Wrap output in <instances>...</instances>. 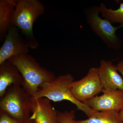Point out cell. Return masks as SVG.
<instances>
[{
  "instance_id": "18",
  "label": "cell",
  "mask_w": 123,
  "mask_h": 123,
  "mask_svg": "<svg viewBox=\"0 0 123 123\" xmlns=\"http://www.w3.org/2000/svg\"><path fill=\"white\" fill-rule=\"evenodd\" d=\"M119 115L121 118L123 120V110L119 112Z\"/></svg>"
},
{
  "instance_id": "13",
  "label": "cell",
  "mask_w": 123,
  "mask_h": 123,
  "mask_svg": "<svg viewBox=\"0 0 123 123\" xmlns=\"http://www.w3.org/2000/svg\"><path fill=\"white\" fill-rule=\"evenodd\" d=\"M76 123H123L119 112L111 111H94L88 118L75 120Z\"/></svg>"
},
{
  "instance_id": "16",
  "label": "cell",
  "mask_w": 123,
  "mask_h": 123,
  "mask_svg": "<svg viewBox=\"0 0 123 123\" xmlns=\"http://www.w3.org/2000/svg\"><path fill=\"white\" fill-rule=\"evenodd\" d=\"M0 123H22L6 113L0 111Z\"/></svg>"
},
{
  "instance_id": "4",
  "label": "cell",
  "mask_w": 123,
  "mask_h": 123,
  "mask_svg": "<svg viewBox=\"0 0 123 123\" xmlns=\"http://www.w3.org/2000/svg\"><path fill=\"white\" fill-rule=\"evenodd\" d=\"M31 106V97L21 86H10L0 99V111L22 123L30 118Z\"/></svg>"
},
{
  "instance_id": "19",
  "label": "cell",
  "mask_w": 123,
  "mask_h": 123,
  "mask_svg": "<svg viewBox=\"0 0 123 123\" xmlns=\"http://www.w3.org/2000/svg\"><path fill=\"white\" fill-rule=\"evenodd\" d=\"M35 123L34 121H33V120L31 119L30 118V120L27 121V123Z\"/></svg>"
},
{
  "instance_id": "1",
  "label": "cell",
  "mask_w": 123,
  "mask_h": 123,
  "mask_svg": "<svg viewBox=\"0 0 123 123\" xmlns=\"http://www.w3.org/2000/svg\"><path fill=\"white\" fill-rule=\"evenodd\" d=\"M8 61L18 69L23 79L22 86L31 97H33L41 86L56 78L55 74L40 65L29 53L10 59Z\"/></svg>"
},
{
  "instance_id": "9",
  "label": "cell",
  "mask_w": 123,
  "mask_h": 123,
  "mask_svg": "<svg viewBox=\"0 0 123 123\" xmlns=\"http://www.w3.org/2000/svg\"><path fill=\"white\" fill-rule=\"evenodd\" d=\"M98 68L102 92L117 90L123 91V78L119 73L116 65L111 61L102 60Z\"/></svg>"
},
{
  "instance_id": "7",
  "label": "cell",
  "mask_w": 123,
  "mask_h": 123,
  "mask_svg": "<svg viewBox=\"0 0 123 123\" xmlns=\"http://www.w3.org/2000/svg\"><path fill=\"white\" fill-rule=\"evenodd\" d=\"M0 48V64L12 57L29 53L30 48L27 41L15 26L10 27Z\"/></svg>"
},
{
  "instance_id": "11",
  "label": "cell",
  "mask_w": 123,
  "mask_h": 123,
  "mask_svg": "<svg viewBox=\"0 0 123 123\" xmlns=\"http://www.w3.org/2000/svg\"><path fill=\"white\" fill-rule=\"evenodd\" d=\"M23 79L18 69L8 61L0 64V98L12 85L22 86Z\"/></svg>"
},
{
  "instance_id": "6",
  "label": "cell",
  "mask_w": 123,
  "mask_h": 123,
  "mask_svg": "<svg viewBox=\"0 0 123 123\" xmlns=\"http://www.w3.org/2000/svg\"><path fill=\"white\" fill-rule=\"evenodd\" d=\"M71 91L75 99L84 103L102 92L98 68H91L82 79L74 81L71 84Z\"/></svg>"
},
{
  "instance_id": "5",
  "label": "cell",
  "mask_w": 123,
  "mask_h": 123,
  "mask_svg": "<svg viewBox=\"0 0 123 123\" xmlns=\"http://www.w3.org/2000/svg\"><path fill=\"white\" fill-rule=\"evenodd\" d=\"M84 14L91 30L108 48L113 50L120 48L122 41L116 32L118 29L123 26V24L115 26L108 20L101 18L99 6L88 7L84 10Z\"/></svg>"
},
{
  "instance_id": "12",
  "label": "cell",
  "mask_w": 123,
  "mask_h": 123,
  "mask_svg": "<svg viewBox=\"0 0 123 123\" xmlns=\"http://www.w3.org/2000/svg\"><path fill=\"white\" fill-rule=\"evenodd\" d=\"M17 0H0V40L4 41L13 25L14 14Z\"/></svg>"
},
{
  "instance_id": "2",
  "label": "cell",
  "mask_w": 123,
  "mask_h": 123,
  "mask_svg": "<svg viewBox=\"0 0 123 123\" xmlns=\"http://www.w3.org/2000/svg\"><path fill=\"white\" fill-rule=\"evenodd\" d=\"M44 11V5L39 0H17L13 25L19 30L31 49L39 46L34 36L33 27L35 21L43 14Z\"/></svg>"
},
{
  "instance_id": "3",
  "label": "cell",
  "mask_w": 123,
  "mask_h": 123,
  "mask_svg": "<svg viewBox=\"0 0 123 123\" xmlns=\"http://www.w3.org/2000/svg\"><path fill=\"white\" fill-rule=\"evenodd\" d=\"M74 81L73 76L69 73L56 77L53 80L42 86L31 98L34 99L45 98L54 102L69 101L76 106L78 110L90 117L94 111L85 104L77 101L72 94L71 85Z\"/></svg>"
},
{
  "instance_id": "14",
  "label": "cell",
  "mask_w": 123,
  "mask_h": 123,
  "mask_svg": "<svg viewBox=\"0 0 123 123\" xmlns=\"http://www.w3.org/2000/svg\"><path fill=\"white\" fill-rule=\"evenodd\" d=\"M99 7L102 18L112 23L123 24V2L120 3L119 8L116 9L108 8L103 3H101Z\"/></svg>"
},
{
  "instance_id": "10",
  "label": "cell",
  "mask_w": 123,
  "mask_h": 123,
  "mask_svg": "<svg viewBox=\"0 0 123 123\" xmlns=\"http://www.w3.org/2000/svg\"><path fill=\"white\" fill-rule=\"evenodd\" d=\"M30 119L35 123H60L56 111L46 98L33 99Z\"/></svg>"
},
{
  "instance_id": "8",
  "label": "cell",
  "mask_w": 123,
  "mask_h": 123,
  "mask_svg": "<svg viewBox=\"0 0 123 123\" xmlns=\"http://www.w3.org/2000/svg\"><path fill=\"white\" fill-rule=\"evenodd\" d=\"M95 111L119 112L123 110V91H106L93 98L85 103Z\"/></svg>"
},
{
  "instance_id": "17",
  "label": "cell",
  "mask_w": 123,
  "mask_h": 123,
  "mask_svg": "<svg viewBox=\"0 0 123 123\" xmlns=\"http://www.w3.org/2000/svg\"><path fill=\"white\" fill-rule=\"evenodd\" d=\"M117 70L121 74L123 78V60L119 62L116 65Z\"/></svg>"
},
{
  "instance_id": "15",
  "label": "cell",
  "mask_w": 123,
  "mask_h": 123,
  "mask_svg": "<svg viewBox=\"0 0 123 123\" xmlns=\"http://www.w3.org/2000/svg\"><path fill=\"white\" fill-rule=\"evenodd\" d=\"M57 114L60 123H76L74 111H57Z\"/></svg>"
}]
</instances>
